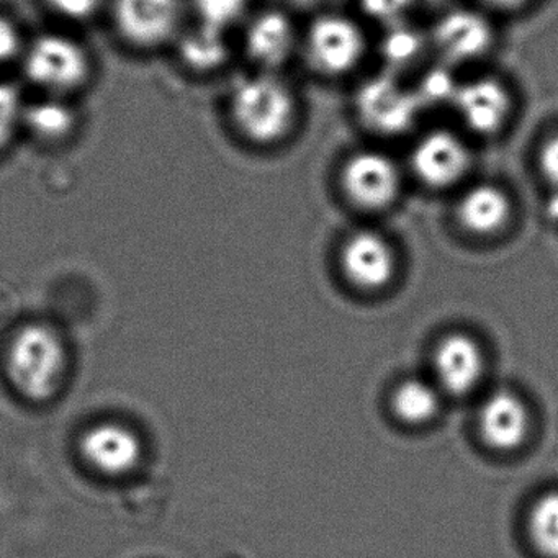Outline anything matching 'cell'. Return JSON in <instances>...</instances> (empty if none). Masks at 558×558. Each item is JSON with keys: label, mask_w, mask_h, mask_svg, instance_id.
<instances>
[{"label": "cell", "mask_w": 558, "mask_h": 558, "mask_svg": "<svg viewBox=\"0 0 558 558\" xmlns=\"http://www.w3.org/2000/svg\"><path fill=\"white\" fill-rule=\"evenodd\" d=\"M25 71L32 83L58 96L86 80L89 60L86 51L70 37L44 35L25 51Z\"/></svg>", "instance_id": "9"}, {"label": "cell", "mask_w": 558, "mask_h": 558, "mask_svg": "<svg viewBox=\"0 0 558 558\" xmlns=\"http://www.w3.org/2000/svg\"><path fill=\"white\" fill-rule=\"evenodd\" d=\"M430 50L427 31H421L410 21L384 27L378 40V54L388 73L398 74L414 66Z\"/></svg>", "instance_id": "17"}, {"label": "cell", "mask_w": 558, "mask_h": 558, "mask_svg": "<svg viewBox=\"0 0 558 558\" xmlns=\"http://www.w3.org/2000/svg\"><path fill=\"white\" fill-rule=\"evenodd\" d=\"M529 410L514 391L499 388L486 397L478 411L480 436L501 452L518 449L529 433Z\"/></svg>", "instance_id": "16"}, {"label": "cell", "mask_w": 558, "mask_h": 558, "mask_svg": "<svg viewBox=\"0 0 558 558\" xmlns=\"http://www.w3.org/2000/svg\"><path fill=\"white\" fill-rule=\"evenodd\" d=\"M339 184L344 197L355 208L377 214L393 207L400 198L403 169L390 153L362 148L342 162Z\"/></svg>", "instance_id": "4"}, {"label": "cell", "mask_w": 558, "mask_h": 558, "mask_svg": "<svg viewBox=\"0 0 558 558\" xmlns=\"http://www.w3.org/2000/svg\"><path fill=\"white\" fill-rule=\"evenodd\" d=\"M440 408V388L424 378L411 377L395 387L391 410L407 424H424L436 417Z\"/></svg>", "instance_id": "18"}, {"label": "cell", "mask_w": 558, "mask_h": 558, "mask_svg": "<svg viewBox=\"0 0 558 558\" xmlns=\"http://www.w3.org/2000/svg\"><path fill=\"white\" fill-rule=\"evenodd\" d=\"M341 267L352 286L362 290H381L393 279L397 257L384 234L357 230L342 244Z\"/></svg>", "instance_id": "11"}, {"label": "cell", "mask_w": 558, "mask_h": 558, "mask_svg": "<svg viewBox=\"0 0 558 558\" xmlns=\"http://www.w3.org/2000/svg\"><path fill=\"white\" fill-rule=\"evenodd\" d=\"M527 532L544 558H558V489L542 493L529 509Z\"/></svg>", "instance_id": "21"}, {"label": "cell", "mask_w": 558, "mask_h": 558, "mask_svg": "<svg viewBox=\"0 0 558 558\" xmlns=\"http://www.w3.org/2000/svg\"><path fill=\"white\" fill-rule=\"evenodd\" d=\"M230 112L244 138L254 145H276L292 132L299 116V99L279 73L256 70L234 84Z\"/></svg>", "instance_id": "1"}, {"label": "cell", "mask_w": 558, "mask_h": 558, "mask_svg": "<svg viewBox=\"0 0 558 558\" xmlns=\"http://www.w3.org/2000/svg\"><path fill=\"white\" fill-rule=\"evenodd\" d=\"M25 125L44 140H60L70 135L76 123L73 109L58 96H48L24 107Z\"/></svg>", "instance_id": "20"}, {"label": "cell", "mask_w": 558, "mask_h": 558, "mask_svg": "<svg viewBox=\"0 0 558 558\" xmlns=\"http://www.w3.org/2000/svg\"><path fill=\"white\" fill-rule=\"evenodd\" d=\"M456 70L437 61L433 66L423 71L416 83L413 84L414 94L421 109H437V107H452L453 97L460 86Z\"/></svg>", "instance_id": "22"}, {"label": "cell", "mask_w": 558, "mask_h": 558, "mask_svg": "<svg viewBox=\"0 0 558 558\" xmlns=\"http://www.w3.org/2000/svg\"><path fill=\"white\" fill-rule=\"evenodd\" d=\"M5 365L19 393L34 403H45L63 384L68 367L66 345L50 326L28 323L12 338Z\"/></svg>", "instance_id": "2"}, {"label": "cell", "mask_w": 558, "mask_h": 558, "mask_svg": "<svg viewBox=\"0 0 558 558\" xmlns=\"http://www.w3.org/2000/svg\"><path fill=\"white\" fill-rule=\"evenodd\" d=\"M489 8L498 9V11H518V9L527 5L531 0H483Z\"/></svg>", "instance_id": "29"}, {"label": "cell", "mask_w": 558, "mask_h": 558, "mask_svg": "<svg viewBox=\"0 0 558 558\" xmlns=\"http://www.w3.org/2000/svg\"><path fill=\"white\" fill-rule=\"evenodd\" d=\"M113 11L126 40L153 47L174 34L181 17V0H116Z\"/></svg>", "instance_id": "15"}, {"label": "cell", "mask_w": 558, "mask_h": 558, "mask_svg": "<svg viewBox=\"0 0 558 558\" xmlns=\"http://www.w3.org/2000/svg\"><path fill=\"white\" fill-rule=\"evenodd\" d=\"M58 14L73 21H83L96 14L102 0H48Z\"/></svg>", "instance_id": "27"}, {"label": "cell", "mask_w": 558, "mask_h": 558, "mask_svg": "<svg viewBox=\"0 0 558 558\" xmlns=\"http://www.w3.org/2000/svg\"><path fill=\"white\" fill-rule=\"evenodd\" d=\"M427 37L439 63L457 70L485 58L495 45L496 32L485 12L453 8L436 19Z\"/></svg>", "instance_id": "7"}, {"label": "cell", "mask_w": 558, "mask_h": 558, "mask_svg": "<svg viewBox=\"0 0 558 558\" xmlns=\"http://www.w3.org/2000/svg\"><path fill=\"white\" fill-rule=\"evenodd\" d=\"M514 205L502 185L478 181L466 185L457 198L456 217L460 227L473 236H495L512 218Z\"/></svg>", "instance_id": "14"}, {"label": "cell", "mask_w": 558, "mask_h": 558, "mask_svg": "<svg viewBox=\"0 0 558 558\" xmlns=\"http://www.w3.org/2000/svg\"><path fill=\"white\" fill-rule=\"evenodd\" d=\"M537 171L551 191H558V130L548 133L537 148Z\"/></svg>", "instance_id": "26"}, {"label": "cell", "mask_w": 558, "mask_h": 558, "mask_svg": "<svg viewBox=\"0 0 558 558\" xmlns=\"http://www.w3.org/2000/svg\"><path fill=\"white\" fill-rule=\"evenodd\" d=\"M300 48L313 71L326 77H342L361 66L368 53V38L354 19L328 12L310 22Z\"/></svg>", "instance_id": "3"}, {"label": "cell", "mask_w": 558, "mask_h": 558, "mask_svg": "<svg viewBox=\"0 0 558 558\" xmlns=\"http://www.w3.org/2000/svg\"><path fill=\"white\" fill-rule=\"evenodd\" d=\"M81 453L96 472L107 476L132 473L142 462L143 442L138 434L122 423L94 424L84 433Z\"/></svg>", "instance_id": "12"}, {"label": "cell", "mask_w": 558, "mask_h": 558, "mask_svg": "<svg viewBox=\"0 0 558 558\" xmlns=\"http://www.w3.org/2000/svg\"><path fill=\"white\" fill-rule=\"evenodd\" d=\"M21 51V35L9 19L0 15V63L12 60Z\"/></svg>", "instance_id": "28"}, {"label": "cell", "mask_w": 558, "mask_h": 558, "mask_svg": "<svg viewBox=\"0 0 558 558\" xmlns=\"http://www.w3.org/2000/svg\"><path fill=\"white\" fill-rule=\"evenodd\" d=\"M251 0H194L198 24L230 32L246 19Z\"/></svg>", "instance_id": "23"}, {"label": "cell", "mask_w": 558, "mask_h": 558, "mask_svg": "<svg viewBox=\"0 0 558 558\" xmlns=\"http://www.w3.org/2000/svg\"><path fill=\"white\" fill-rule=\"evenodd\" d=\"M420 0H359L361 11L381 28L408 21Z\"/></svg>", "instance_id": "24"}, {"label": "cell", "mask_w": 558, "mask_h": 558, "mask_svg": "<svg viewBox=\"0 0 558 558\" xmlns=\"http://www.w3.org/2000/svg\"><path fill=\"white\" fill-rule=\"evenodd\" d=\"M434 375L440 391L466 395L485 374V354L475 338L465 332H450L437 342L433 354Z\"/></svg>", "instance_id": "13"}, {"label": "cell", "mask_w": 558, "mask_h": 558, "mask_svg": "<svg viewBox=\"0 0 558 558\" xmlns=\"http://www.w3.org/2000/svg\"><path fill=\"white\" fill-rule=\"evenodd\" d=\"M25 104L11 84L0 83V149L8 145L24 117Z\"/></svg>", "instance_id": "25"}, {"label": "cell", "mask_w": 558, "mask_h": 558, "mask_svg": "<svg viewBox=\"0 0 558 558\" xmlns=\"http://www.w3.org/2000/svg\"><path fill=\"white\" fill-rule=\"evenodd\" d=\"M354 107L365 129L385 136L407 133L423 112L413 87L388 71L368 77L359 87Z\"/></svg>", "instance_id": "5"}, {"label": "cell", "mask_w": 558, "mask_h": 558, "mask_svg": "<svg viewBox=\"0 0 558 558\" xmlns=\"http://www.w3.org/2000/svg\"><path fill=\"white\" fill-rule=\"evenodd\" d=\"M450 109L466 133L478 138H492L508 126L514 99L505 81L492 74H478L460 81Z\"/></svg>", "instance_id": "8"}, {"label": "cell", "mask_w": 558, "mask_h": 558, "mask_svg": "<svg viewBox=\"0 0 558 558\" xmlns=\"http://www.w3.org/2000/svg\"><path fill=\"white\" fill-rule=\"evenodd\" d=\"M472 162L473 153L465 136L450 129L421 133L408 156L411 174L434 191L459 185L469 175Z\"/></svg>", "instance_id": "6"}, {"label": "cell", "mask_w": 558, "mask_h": 558, "mask_svg": "<svg viewBox=\"0 0 558 558\" xmlns=\"http://www.w3.org/2000/svg\"><path fill=\"white\" fill-rule=\"evenodd\" d=\"M227 32L197 24L192 31L182 37L181 51L182 61L195 71L218 70L227 63L230 57V44H228Z\"/></svg>", "instance_id": "19"}, {"label": "cell", "mask_w": 558, "mask_h": 558, "mask_svg": "<svg viewBox=\"0 0 558 558\" xmlns=\"http://www.w3.org/2000/svg\"><path fill=\"white\" fill-rule=\"evenodd\" d=\"M302 44V35L287 12L267 9L251 17L244 34V50L257 71L280 73Z\"/></svg>", "instance_id": "10"}]
</instances>
